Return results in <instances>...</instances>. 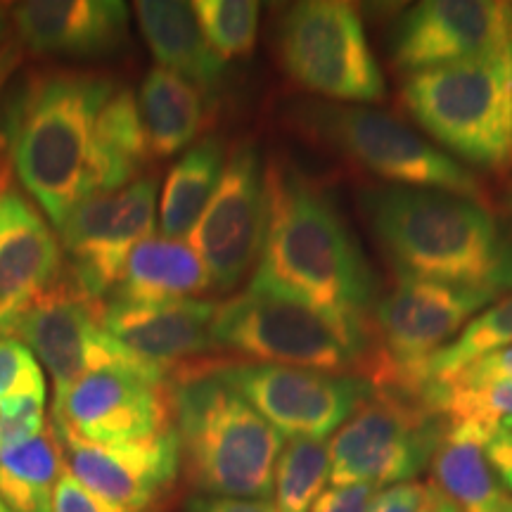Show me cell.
Returning <instances> with one entry per match:
<instances>
[{
    "mask_svg": "<svg viewBox=\"0 0 512 512\" xmlns=\"http://www.w3.org/2000/svg\"><path fill=\"white\" fill-rule=\"evenodd\" d=\"M114 88L105 76L48 72L19 95L10 124L12 166L55 228L88 200L95 119Z\"/></svg>",
    "mask_w": 512,
    "mask_h": 512,
    "instance_id": "cell-3",
    "label": "cell"
},
{
    "mask_svg": "<svg viewBox=\"0 0 512 512\" xmlns=\"http://www.w3.org/2000/svg\"><path fill=\"white\" fill-rule=\"evenodd\" d=\"M508 204H510V211H512V190H510V197H508Z\"/></svg>",
    "mask_w": 512,
    "mask_h": 512,
    "instance_id": "cell-43",
    "label": "cell"
},
{
    "mask_svg": "<svg viewBox=\"0 0 512 512\" xmlns=\"http://www.w3.org/2000/svg\"><path fill=\"white\" fill-rule=\"evenodd\" d=\"M150 157L136 95L128 88H114L95 119L88 197L121 190L138 181Z\"/></svg>",
    "mask_w": 512,
    "mask_h": 512,
    "instance_id": "cell-24",
    "label": "cell"
},
{
    "mask_svg": "<svg viewBox=\"0 0 512 512\" xmlns=\"http://www.w3.org/2000/svg\"><path fill=\"white\" fill-rule=\"evenodd\" d=\"M171 394L162 382L121 368L83 375L53 401V425L93 444H128L171 427Z\"/></svg>",
    "mask_w": 512,
    "mask_h": 512,
    "instance_id": "cell-16",
    "label": "cell"
},
{
    "mask_svg": "<svg viewBox=\"0 0 512 512\" xmlns=\"http://www.w3.org/2000/svg\"><path fill=\"white\" fill-rule=\"evenodd\" d=\"M185 475L204 496L273 494L283 434L207 368L183 373L171 392Z\"/></svg>",
    "mask_w": 512,
    "mask_h": 512,
    "instance_id": "cell-4",
    "label": "cell"
},
{
    "mask_svg": "<svg viewBox=\"0 0 512 512\" xmlns=\"http://www.w3.org/2000/svg\"><path fill=\"white\" fill-rule=\"evenodd\" d=\"M328 479V444L318 439H292L275 463L273 505L278 512H311Z\"/></svg>",
    "mask_w": 512,
    "mask_h": 512,
    "instance_id": "cell-29",
    "label": "cell"
},
{
    "mask_svg": "<svg viewBox=\"0 0 512 512\" xmlns=\"http://www.w3.org/2000/svg\"><path fill=\"white\" fill-rule=\"evenodd\" d=\"M508 347H512V292L486 306L465 325L458 339L448 342L444 349L422 363L418 370V401L427 384L448 382L470 363Z\"/></svg>",
    "mask_w": 512,
    "mask_h": 512,
    "instance_id": "cell-28",
    "label": "cell"
},
{
    "mask_svg": "<svg viewBox=\"0 0 512 512\" xmlns=\"http://www.w3.org/2000/svg\"><path fill=\"white\" fill-rule=\"evenodd\" d=\"M60 266L53 228L0 164V330L60 278Z\"/></svg>",
    "mask_w": 512,
    "mask_h": 512,
    "instance_id": "cell-18",
    "label": "cell"
},
{
    "mask_svg": "<svg viewBox=\"0 0 512 512\" xmlns=\"http://www.w3.org/2000/svg\"><path fill=\"white\" fill-rule=\"evenodd\" d=\"M512 48V3L422 0L396 22L389 41L394 69L420 74Z\"/></svg>",
    "mask_w": 512,
    "mask_h": 512,
    "instance_id": "cell-15",
    "label": "cell"
},
{
    "mask_svg": "<svg viewBox=\"0 0 512 512\" xmlns=\"http://www.w3.org/2000/svg\"><path fill=\"white\" fill-rule=\"evenodd\" d=\"M292 124L382 181L451 192L489 207L482 181L467 166L394 114L366 105L313 100L292 107Z\"/></svg>",
    "mask_w": 512,
    "mask_h": 512,
    "instance_id": "cell-6",
    "label": "cell"
},
{
    "mask_svg": "<svg viewBox=\"0 0 512 512\" xmlns=\"http://www.w3.org/2000/svg\"><path fill=\"white\" fill-rule=\"evenodd\" d=\"M268 230L252 285L297 299L368 349L377 280L335 204L283 162L266 171Z\"/></svg>",
    "mask_w": 512,
    "mask_h": 512,
    "instance_id": "cell-1",
    "label": "cell"
},
{
    "mask_svg": "<svg viewBox=\"0 0 512 512\" xmlns=\"http://www.w3.org/2000/svg\"><path fill=\"white\" fill-rule=\"evenodd\" d=\"M226 169V147L219 138H202L171 166L159 200L162 238L178 240L192 233Z\"/></svg>",
    "mask_w": 512,
    "mask_h": 512,
    "instance_id": "cell-26",
    "label": "cell"
},
{
    "mask_svg": "<svg viewBox=\"0 0 512 512\" xmlns=\"http://www.w3.org/2000/svg\"><path fill=\"white\" fill-rule=\"evenodd\" d=\"M501 427H505V430H512V415L501 422Z\"/></svg>",
    "mask_w": 512,
    "mask_h": 512,
    "instance_id": "cell-42",
    "label": "cell"
},
{
    "mask_svg": "<svg viewBox=\"0 0 512 512\" xmlns=\"http://www.w3.org/2000/svg\"><path fill=\"white\" fill-rule=\"evenodd\" d=\"M496 430L465 420H446L444 437L432 458L434 489L460 512H498L508 501L486 458Z\"/></svg>",
    "mask_w": 512,
    "mask_h": 512,
    "instance_id": "cell-22",
    "label": "cell"
},
{
    "mask_svg": "<svg viewBox=\"0 0 512 512\" xmlns=\"http://www.w3.org/2000/svg\"><path fill=\"white\" fill-rule=\"evenodd\" d=\"M503 297L491 287L448 285L399 273L387 297L375 302L373 325L380 347L366 373L377 392L418 401V370L448 339Z\"/></svg>",
    "mask_w": 512,
    "mask_h": 512,
    "instance_id": "cell-7",
    "label": "cell"
},
{
    "mask_svg": "<svg viewBox=\"0 0 512 512\" xmlns=\"http://www.w3.org/2000/svg\"><path fill=\"white\" fill-rule=\"evenodd\" d=\"M50 512H133L119 505L107 503L105 498L95 496L88 491L79 479H76L69 470H62L60 479H57L55 494H53V508Z\"/></svg>",
    "mask_w": 512,
    "mask_h": 512,
    "instance_id": "cell-32",
    "label": "cell"
},
{
    "mask_svg": "<svg viewBox=\"0 0 512 512\" xmlns=\"http://www.w3.org/2000/svg\"><path fill=\"white\" fill-rule=\"evenodd\" d=\"M216 304L202 299H174V302H119L100 304L105 330L159 368H169L188 356L216 349L211 339V320Z\"/></svg>",
    "mask_w": 512,
    "mask_h": 512,
    "instance_id": "cell-19",
    "label": "cell"
},
{
    "mask_svg": "<svg viewBox=\"0 0 512 512\" xmlns=\"http://www.w3.org/2000/svg\"><path fill=\"white\" fill-rule=\"evenodd\" d=\"M188 512H278V508L268 501H256V498L200 496L188 503Z\"/></svg>",
    "mask_w": 512,
    "mask_h": 512,
    "instance_id": "cell-36",
    "label": "cell"
},
{
    "mask_svg": "<svg viewBox=\"0 0 512 512\" xmlns=\"http://www.w3.org/2000/svg\"><path fill=\"white\" fill-rule=\"evenodd\" d=\"M508 380H512V347L494 351V354L479 358V361L470 363V366L460 370V373L456 377H451L448 382L486 384V382H508Z\"/></svg>",
    "mask_w": 512,
    "mask_h": 512,
    "instance_id": "cell-35",
    "label": "cell"
},
{
    "mask_svg": "<svg viewBox=\"0 0 512 512\" xmlns=\"http://www.w3.org/2000/svg\"><path fill=\"white\" fill-rule=\"evenodd\" d=\"M380 489L373 484L330 486L318 496L311 512H373Z\"/></svg>",
    "mask_w": 512,
    "mask_h": 512,
    "instance_id": "cell-33",
    "label": "cell"
},
{
    "mask_svg": "<svg viewBox=\"0 0 512 512\" xmlns=\"http://www.w3.org/2000/svg\"><path fill=\"white\" fill-rule=\"evenodd\" d=\"M19 62V48L15 43H8V46L0 48V91H3L5 81L10 79V74L17 69Z\"/></svg>",
    "mask_w": 512,
    "mask_h": 512,
    "instance_id": "cell-38",
    "label": "cell"
},
{
    "mask_svg": "<svg viewBox=\"0 0 512 512\" xmlns=\"http://www.w3.org/2000/svg\"><path fill=\"white\" fill-rule=\"evenodd\" d=\"M192 10L204 38L223 62L252 53L261 15L256 0H197Z\"/></svg>",
    "mask_w": 512,
    "mask_h": 512,
    "instance_id": "cell-30",
    "label": "cell"
},
{
    "mask_svg": "<svg viewBox=\"0 0 512 512\" xmlns=\"http://www.w3.org/2000/svg\"><path fill=\"white\" fill-rule=\"evenodd\" d=\"M498 512H512V498H508V501L503 503V508L498 510Z\"/></svg>",
    "mask_w": 512,
    "mask_h": 512,
    "instance_id": "cell-40",
    "label": "cell"
},
{
    "mask_svg": "<svg viewBox=\"0 0 512 512\" xmlns=\"http://www.w3.org/2000/svg\"><path fill=\"white\" fill-rule=\"evenodd\" d=\"M155 214V176H140L126 188L88 197L69 211L60 226L67 273L86 297L93 302L110 297L128 256L152 238Z\"/></svg>",
    "mask_w": 512,
    "mask_h": 512,
    "instance_id": "cell-13",
    "label": "cell"
},
{
    "mask_svg": "<svg viewBox=\"0 0 512 512\" xmlns=\"http://www.w3.org/2000/svg\"><path fill=\"white\" fill-rule=\"evenodd\" d=\"M10 15L19 41L36 53H112L128 29V5L121 0H29Z\"/></svg>",
    "mask_w": 512,
    "mask_h": 512,
    "instance_id": "cell-20",
    "label": "cell"
},
{
    "mask_svg": "<svg viewBox=\"0 0 512 512\" xmlns=\"http://www.w3.org/2000/svg\"><path fill=\"white\" fill-rule=\"evenodd\" d=\"M446 418L418 401L377 392L339 427L328 444L330 482L396 486L432 463Z\"/></svg>",
    "mask_w": 512,
    "mask_h": 512,
    "instance_id": "cell-11",
    "label": "cell"
},
{
    "mask_svg": "<svg viewBox=\"0 0 512 512\" xmlns=\"http://www.w3.org/2000/svg\"><path fill=\"white\" fill-rule=\"evenodd\" d=\"M204 368L292 439L323 441L375 394L373 382L358 375L256 361L211 363Z\"/></svg>",
    "mask_w": 512,
    "mask_h": 512,
    "instance_id": "cell-12",
    "label": "cell"
},
{
    "mask_svg": "<svg viewBox=\"0 0 512 512\" xmlns=\"http://www.w3.org/2000/svg\"><path fill=\"white\" fill-rule=\"evenodd\" d=\"M373 512H430V486L415 482L389 486L377 494Z\"/></svg>",
    "mask_w": 512,
    "mask_h": 512,
    "instance_id": "cell-34",
    "label": "cell"
},
{
    "mask_svg": "<svg viewBox=\"0 0 512 512\" xmlns=\"http://www.w3.org/2000/svg\"><path fill=\"white\" fill-rule=\"evenodd\" d=\"M62 460L53 425L34 439L0 448V496L12 512H50Z\"/></svg>",
    "mask_w": 512,
    "mask_h": 512,
    "instance_id": "cell-27",
    "label": "cell"
},
{
    "mask_svg": "<svg viewBox=\"0 0 512 512\" xmlns=\"http://www.w3.org/2000/svg\"><path fill=\"white\" fill-rule=\"evenodd\" d=\"M430 512H460V510L448 501L444 494H439L434 486H430Z\"/></svg>",
    "mask_w": 512,
    "mask_h": 512,
    "instance_id": "cell-39",
    "label": "cell"
},
{
    "mask_svg": "<svg viewBox=\"0 0 512 512\" xmlns=\"http://www.w3.org/2000/svg\"><path fill=\"white\" fill-rule=\"evenodd\" d=\"M55 432L67 470L88 491L119 508L150 512L181 472V439L174 427L128 444H93L60 427Z\"/></svg>",
    "mask_w": 512,
    "mask_h": 512,
    "instance_id": "cell-17",
    "label": "cell"
},
{
    "mask_svg": "<svg viewBox=\"0 0 512 512\" xmlns=\"http://www.w3.org/2000/svg\"><path fill=\"white\" fill-rule=\"evenodd\" d=\"M401 102L453 159L489 171L512 164V48L406 76Z\"/></svg>",
    "mask_w": 512,
    "mask_h": 512,
    "instance_id": "cell-5",
    "label": "cell"
},
{
    "mask_svg": "<svg viewBox=\"0 0 512 512\" xmlns=\"http://www.w3.org/2000/svg\"><path fill=\"white\" fill-rule=\"evenodd\" d=\"M0 512H12V508H10V505L3 501V496H0Z\"/></svg>",
    "mask_w": 512,
    "mask_h": 512,
    "instance_id": "cell-41",
    "label": "cell"
},
{
    "mask_svg": "<svg viewBox=\"0 0 512 512\" xmlns=\"http://www.w3.org/2000/svg\"><path fill=\"white\" fill-rule=\"evenodd\" d=\"M275 53L294 83L330 102H380L387 95L356 5L304 0L283 12Z\"/></svg>",
    "mask_w": 512,
    "mask_h": 512,
    "instance_id": "cell-8",
    "label": "cell"
},
{
    "mask_svg": "<svg viewBox=\"0 0 512 512\" xmlns=\"http://www.w3.org/2000/svg\"><path fill=\"white\" fill-rule=\"evenodd\" d=\"M211 290L200 254L181 240L147 238L128 256L119 283L107 299L119 302H174Z\"/></svg>",
    "mask_w": 512,
    "mask_h": 512,
    "instance_id": "cell-23",
    "label": "cell"
},
{
    "mask_svg": "<svg viewBox=\"0 0 512 512\" xmlns=\"http://www.w3.org/2000/svg\"><path fill=\"white\" fill-rule=\"evenodd\" d=\"M363 214L403 275L512 292V240L484 204L425 188L363 192Z\"/></svg>",
    "mask_w": 512,
    "mask_h": 512,
    "instance_id": "cell-2",
    "label": "cell"
},
{
    "mask_svg": "<svg viewBox=\"0 0 512 512\" xmlns=\"http://www.w3.org/2000/svg\"><path fill=\"white\" fill-rule=\"evenodd\" d=\"M0 335L22 339L55 382V396H62L83 375L102 368L131 370L152 382H164L166 370L145 361L105 330L100 302L86 297L69 273L36 297Z\"/></svg>",
    "mask_w": 512,
    "mask_h": 512,
    "instance_id": "cell-10",
    "label": "cell"
},
{
    "mask_svg": "<svg viewBox=\"0 0 512 512\" xmlns=\"http://www.w3.org/2000/svg\"><path fill=\"white\" fill-rule=\"evenodd\" d=\"M133 8L140 34L164 69L195 83L204 93L219 86L226 74V62L204 38L192 3L138 0Z\"/></svg>",
    "mask_w": 512,
    "mask_h": 512,
    "instance_id": "cell-21",
    "label": "cell"
},
{
    "mask_svg": "<svg viewBox=\"0 0 512 512\" xmlns=\"http://www.w3.org/2000/svg\"><path fill=\"white\" fill-rule=\"evenodd\" d=\"M138 110L152 157H171L192 147V140L202 133L207 98L195 83L155 67L140 86Z\"/></svg>",
    "mask_w": 512,
    "mask_h": 512,
    "instance_id": "cell-25",
    "label": "cell"
},
{
    "mask_svg": "<svg viewBox=\"0 0 512 512\" xmlns=\"http://www.w3.org/2000/svg\"><path fill=\"white\" fill-rule=\"evenodd\" d=\"M486 458H489V465L496 472L498 482L512 491V430L498 427L494 437L486 444Z\"/></svg>",
    "mask_w": 512,
    "mask_h": 512,
    "instance_id": "cell-37",
    "label": "cell"
},
{
    "mask_svg": "<svg viewBox=\"0 0 512 512\" xmlns=\"http://www.w3.org/2000/svg\"><path fill=\"white\" fill-rule=\"evenodd\" d=\"M268 230L266 169L254 145L230 155L214 195L192 228L190 247L207 266L211 287L228 292L261 259Z\"/></svg>",
    "mask_w": 512,
    "mask_h": 512,
    "instance_id": "cell-14",
    "label": "cell"
},
{
    "mask_svg": "<svg viewBox=\"0 0 512 512\" xmlns=\"http://www.w3.org/2000/svg\"><path fill=\"white\" fill-rule=\"evenodd\" d=\"M211 339L249 361L335 375H351L366 356L311 306L252 283L216 306Z\"/></svg>",
    "mask_w": 512,
    "mask_h": 512,
    "instance_id": "cell-9",
    "label": "cell"
},
{
    "mask_svg": "<svg viewBox=\"0 0 512 512\" xmlns=\"http://www.w3.org/2000/svg\"><path fill=\"white\" fill-rule=\"evenodd\" d=\"M29 396L46 399V377L36 354L22 339L0 335V403Z\"/></svg>",
    "mask_w": 512,
    "mask_h": 512,
    "instance_id": "cell-31",
    "label": "cell"
}]
</instances>
